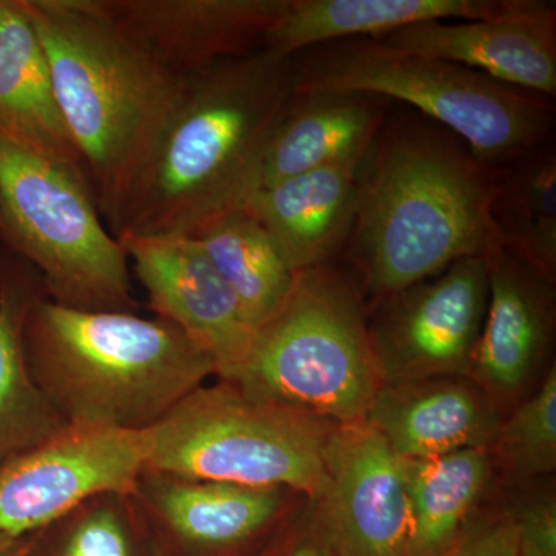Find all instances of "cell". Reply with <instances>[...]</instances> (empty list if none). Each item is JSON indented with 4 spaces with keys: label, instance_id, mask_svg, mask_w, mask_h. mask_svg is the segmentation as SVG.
Wrapping results in <instances>:
<instances>
[{
    "label": "cell",
    "instance_id": "obj_1",
    "mask_svg": "<svg viewBox=\"0 0 556 556\" xmlns=\"http://www.w3.org/2000/svg\"><path fill=\"white\" fill-rule=\"evenodd\" d=\"M298 86V60L266 49L186 80L115 237L197 239L249 206L262 182L270 135Z\"/></svg>",
    "mask_w": 556,
    "mask_h": 556
},
{
    "label": "cell",
    "instance_id": "obj_2",
    "mask_svg": "<svg viewBox=\"0 0 556 556\" xmlns=\"http://www.w3.org/2000/svg\"><path fill=\"white\" fill-rule=\"evenodd\" d=\"M497 174L450 131L378 135L358 166L350 239L362 288L376 303L500 247L492 219Z\"/></svg>",
    "mask_w": 556,
    "mask_h": 556
},
{
    "label": "cell",
    "instance_id": "obj_3",
    "mask_svg": "<svg viewBox=\"0 0 556 556\" xmlns=\"http://www.w3.org/2000/svg\"><path fill=\"white\" fill-rule=\"evenodd\" d=\"M102 219L118 230L139 172L182 84L135 47L100 0H21Z\"/></svg>",
    "mask_w": 556,
    "mask_h": 556
},
{
    "label": "cell",
    "instance_id": "obj_4",
    "mask_svg": "<svg viewBox=\"0 0 556 556\" xmlns=\"http://www.w3.org/2000/svg\"><path fill=\"white\" fill-rule=\"evenodd\" d=\"M36 386L67 424L146 431L204 380L211 356L161 317L36 303L25 325Z\"/></svg>",
    "mask_w": 556,
    "mask_h": 556
},
{
    "label": "cell",
    "instance_id": "obj_5",
    "mask_svg": "<svg viewBox=\"0 0 556 556\" xmlns=\"http://www.w3.org/2000/svg\"><path fill=\"white\" fill-rule=\"evenodd\" d=\"M228 382L334 426L365 422L383 379L353 280L328 265L299 273Z\"/></svg>",
    "mask_w": 556,
    "mask_h": 556
},
{
    "label": "cell",
    "instance_id": "obj_6",
    "mask_svg": "<svg viewBox=\"0 0 556 556\" xmlns=\"http://www.w3.org/2000/svg\"><path fill=\"white\" fill-rule=\"evenodd\" d=\"M298 60L295 89L358 91L419 109L497 169L548 144L554 110L546 98L497 83L484 73L348 39L309 49Z\"/></svg>",
    "mask_w": 556,
    "mask_h": 556
},
{
    "label": "cell",
    "instance_id": "obj_7",
    "mask_svg": "<svg viewBox=\"0 0 556 556\" xmlns=\"http://www.w3.org/2000/svg\"><path fill=\"white\" fill-rule=\"evenodd\" d=\"M334 427L218 380L197 388L146 430L144 470L287 489L316 503L325 489V445Z\"/></svg>",
    "mask_w": 556,
    "mask_h": 556
},
{
    "label": "cell",
    "instance_id": "obj_8",
    "mask_svg": "<svg viewBox=\"0 0 556 556\" xmlns=\"http://www.w3.org/2000/svg\"><path fill=\"white\" fill-rule=\"evenodd\" d=\"M0 244L39 270L56 305L137 313L129 257L89 181L0 139Z\"/></svg>",
    "mask_w": 556,
    "mask_h": 556
},
{
    "label": "cell",
    "instance_id": "obj_9",
    "mask_svg": "<svg viewBox=\"0 0 556 556\" xmlns=\"http://www.w3.org/2000/svg\"><path fill=\"white\" fill-rule=\"evenodd\" d=\"M148 459L146 431L68 424L0 463V546L42 532L83 501L130 493Z\"/></svg>",
    "mask_w": 556,
    "mask_h": 556
},
{
    "label": "cell",
    "instance_id": "obj_10",
    "mask_svg": "<svg viewBox=\"0 0 556 556\" xmlns=\"http://www.w3.org/2000/svg\"><path fill=\"white\" fill-rule=\"evenodd\" d=\"M486 302L485 255L456 260L437 276L380 300L368 329L383 383L467 378Z\"/></svg>",
    "mask_w": 556,
    "mask_h": 556
},
{
    "label": "cell",
    "instance_id": "obj_11",
    "mask_svg": "<svg viewBox=\"0 0 556 556\" xmlns=\"http://www.w3.org/2000/svg\"><path fill=\"white\" fill-rule=\"evenodd\" d=\"M159 556H257L305 497L142 470L130 492Z\"/></svg>",
    "mask_w": 556,
    "mask_h": 556
},
{
    "label": "cell",
    "instance_id": "obj_12",
    "mask_svg": "<svg viewBox=\"0 0 556 556\" xmlns=\"http://www.w3.org/2000/svg\"><path fill=\"white\" fill-rule=\"evenodd\" d=\"M325 489L314 508L338 556H408L404 464L367 420L336 426L324 452Z\"/></svg>",
    "mask_w": 556,
    "mask_h": 556
},
{
    "label": "cell",
    "instance_id": "obj_13",
    "mask_svg": "<svg viewBox=\"0 0 556 556\" xmlns=\"http://www.w3.org/2000/svg\"><path fill=\"white\" fill-rule=\"evenodd\" d=\"M118 241L148 292L149 308L206 351L218 380L232 379L247 361L257 329L199 240L123 236Z\"/></svg>",
    "mask_w": 556,
    "mask_h": 556
},
{
    "label": "cell",
    "instance_id": "obj_14",
    "mask_svg": "<svg viewBox=\"0 0 556 556\" xmlns=\"http://www.w3.org/2000/svg\"><path fill=\"white\" fill-rule=\"evenodd\" d=\"M123 35L172 79L262 50L288 0H100Z\"/></svg>",
    "mask_w": 556,
    "mask_h": 556
},
{
    "label": "cell",
    "instance_id": "obj_15",
    "mask_svg": "<svg viewBox=\"0 0 556 556\" xmlns=\"http://www.w3.org/2000/svg\"><path fill=\"white\" fill-rule=\"evenodd\" d=\"M376 42L416 56L453 62L541 98L556 94V7L526 0L504 16L460 24L424 22Z\"/></svg>",
    "mask_w": 556,
    "mask_h": 556
},
{
    "label": "cell",
    "instance_id": "obj_16",
    "mask_svg": "<svg viewBox=\"0 0 556 556\" xmlns=\"http://www.w3.org/2000/svg\"><path fill=\"white\" fill-rule=\"evenodd\" d=\"M489 302L467 378L507 407L522 397L551 351L555 331L554 281L496 247L485 255Z\"/></svg>",
    "mask_w": 556,
    "mask_h": 556
},
{
    "label": "cell",
    "instance_id": "obj_17",
    "mask_svg": "<svg viewBox=\"0 0 556 556\" xmlns=\"http://www.w3.org/2000/svg\"><path fill=\"white\" fill-rule=\"evenodd\" d=\"M367 422L399 459H430L466 448L492 447L501 409L466 376L383 383Z\"/></svg>",
    "mask_w": 556,
    "mask_h": 556
},
{
    "label": "cell",
    "instance_id": "obj_18",
    "mask_svg": "<svg viewBox=\"0 0 556 556\" xmlns=\"http://www.w3.org/2000/svg\"><path fill=\"white\" fill-rule=\"evenodd\" d=\"M306 172L258 190L247 207L294 274L328 265L350 241L356 223L358 166Z\"/></svg>",
    "mask_w": 556,
    "mask_h": 556
},
{
    "label": "cell",
    "instance_id": "obj_19",
    "mask_svg": "<svg viewBox=\"0 0 556 556\" xmlns=\"http://www.w3.org/2000/svg\"><path fill=\"white\" fill-rule=\"evenodd\" d=\"M388 100L358 91L295 89L270 135L260 190L367 155Z\"/></svg>",
    "mask_w": 556,
    "mask_h": 556
},
{
    "label": "cell",
    "instance_id": "obj_20",
    "mask_svg": "<svg viewBox=\"0 0 556 556\" xmlns=\"http://www.w3.org/2000/svg\"><path fill=\"white\" fill-rule=\"evenodd\" d=\"M0 139L87 179L62 119L46 51L21 0H0Z\"/></svg>",
    "mask_w": 556,
    "mask_h": 556
},
{
    "label": "cell",
    "instance_id": "obj_21",
    "mask_svg": "<svg viewBox=\"0 0 556 556\" xmlns=\"http://www.w3.org/2000/svg\"><path fill=\"white\" fill-rule=\"evenodd\" d=\"M526 0H288L263 49L283 56L348 39L450 20L481 21L514 13Z\"/></svg>",
    "mask_w": 556,
    "mask_h": 556
},
{
    "label": "cell",
    "instance_id": "obj_22",
    "mask_svg": "<svg viewBox=\"0 0 556 556\" xmlns=\"http://www.w3.org/2000/svg\"><path fill=\"white\" fill-rule=\"evenodd\" d=\"M42 299L39 270L0 244V463L68 426L36 386L25 353V325Z\"/></svg>",
    "mask_w": 556,
    "mask_h": 556
},
{
    "label": "cell",
    "instance_id": "obj_23",
    "mask_svg": "<svg viewBox=\"0 0 556 556\" xmlns=\"http://www.w3.org/2000/svg\"><path fill=\"white\" fill-rule=\"evenodd\" d=\"M408 556H442L475 517L493 478L495 457L466 448L430 459L404 460Z\"/></svg>",
    "mask_w": 556,
    "mask_h": 556
},
{
    "label": "cell",
    "instance_id": "obj_24",
    "mask_svg": "<svg viewBox=\"0 0 556 556\" xmlns=\"http://www.w3.org/2000/svg\"><path fill=\"white\" fill-rule=\"evenodd\" d=\"M492 219L501 247L555 283L556 152L551 144L500 170Z\"/></svg>",
    "mask_w": 556,
    "mask_h": 556
},
{
    "label": "cell",
    "instance_id": "obj_25",
    "mask_svg": "<svg viewBox=\"0 0 556 556\" xmlns=\"http://www.w3.org/2000/svg\"><path fill=\"white\" fill-rule=\"evenodd\" d=\"M197 240L252 327L262 328L280 313L298 274L288 268L268 232L248 208L223 218Z\"/></svg>",
    "mask_w": 556,
    "mask_h": 556
},
{
    "label": "cell",
    "instance_id": "obj_26",
    "mask_svg": "<svg viewBox=\"0 0 556 556\" xmlns=\"http://www.w3.org/2000/svg\"><path fill=\"white\" fill-rule=\"evenodd\" d=\"M31 556H159L130 493L83 501L31 538Z\"/></svg>",
    "mask_w": 556,
    "mask_h": 556
},
{
    "label": "cell",
    "instance_id": "obj_27",
    "mask_svg": "<svg viewBox=\"0 0 556 556\" xmlns=\"http://www.w3.org/2000/svg\"><path fill=\"white\" fill-rule=\"evenodd\" d=\"M517 478H536L556 468V368L522 399L511 415L503 417L489 448Z\"/></svg>",
    "mask_w": 556,
    "mask_h": 556
},
{
    "label": "cell",
    "instance_id": "obj_28",
    "mask_svg": "<svg viewBox=\"0 0 556 556\" xmlns=\"http://www.w3.org/2000/svg\"><path fill=\"white\" fill-rule=\"evenodd\" d=\"M442 556H518L514 514L471 518L456 543Z\"/></svg>",
    "mask_w": 556,
    "mask_h": 556
},
{
    "label": "cell",
    "instance_id": "obj_29",
    "mask_svg": "<svg viewBox=\"0 0 556 556\" xmlns=\"http://www.w3.org/2000/svg\"><path fill=\"white\" fill-rule=\"evenodd\" d=\"M257 556H338L321 532L314 508L303 501Z\"/></svg>",
    "mask_w": 556,
    "mask_h": 556
},
{
    "label": "cell",
    "instance_id": "obj_30",
    "mask_svg": "<svg viewBox=\"0 0 556 556\" xmlns=\"http://www.w3.org/2000/svg\"><path fill=\"white\" fill-rule=\"evenodd\" d=\"M518 556H556V501L554 493L533 497L514 514Z\"/></svg>",
    "mask_w": 556,
    "mask_h": 556
},
{
    "label": "cell",
    "instance_id": "obj_31",
    "mask_svg": "<svg viewBox=\"0 0 556 556\" xmlns=\"http://www.w3.org/2000/svg\"><path fill=\"white\" fill-rule=\"evenodd\" d=\"M31 538L9 546H0V556H31Z\"/></svg>",
    "mask_w": 556,
    "mask_h": 556
}]
</instances>
